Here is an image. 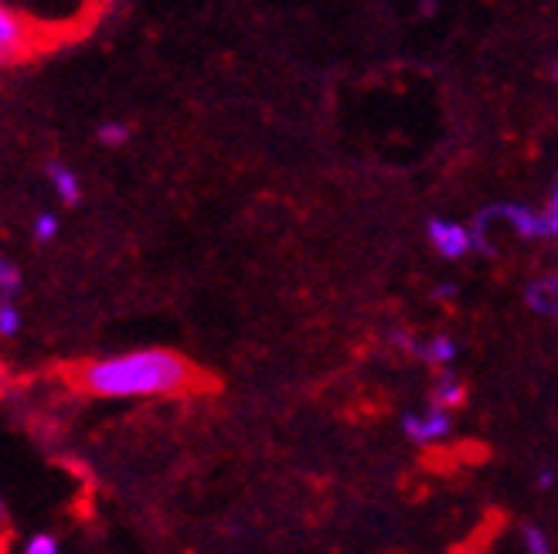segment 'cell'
Segmentation results:
<instances>
[{
	"instance_id": "obj_12",
	"label": "cell",
	"mask_w": 558,
	"mask_h": 554,
	"mask_svg": "<svg viewBox=\"0 0 558 554\" xmlns=\"http://www.w3.org/2000/svg\"><path fill=\"white\" fill-rule=\"evenodd\" d=\"M21 293V269L11 259H0V299H14Z\"/></svg>"
},
{
	"instance_id": "obj_20",
	"label": "cell",
	"mask_w": 558,
	"mask_h": 554,
	"mask_svg": "<svg viewBox=\"0 0 558 554\" xmlns=\"http://www.w3.org/2000/svg\"><path fill=\"white\" fill-rule=\"evenodd\" d=\"M99 4H113V0H99Z\"/></svg>"
},
{
	"instance_id": "obj_6",
	"label": "cell",
	"mask_w": 558,
	"mask_h": 554,
	"mask_svg": "<svg viewBox=\"0 0 558 554\" xmlns=\"http://www.w3.org/2000/svg\"><path fill=\"white\" fill-rule=\"evenodd\" d=\"M463 402H466V384H463V378H460L453 368L436 371V378H433V384H429V405L453 411V408H460Z\"/></svg>"
},
{
	"instance_id": "obj_5",
	"label": "cell",
	"mask_w": 558,
	"mask_h": 554,
	"mask_svg": "<svg viewBox=\"0 0 558 554\" xmlns=\"http://www.w3.org/2000/svg\"><path fill=\"white\" fill-rule=\"evenodd\" d=\"M412 357H418L423 365L442 371V368H453V361L460 357V344H457L450 334H433V337H426V341H418V344H415Z\"/></svg>"
},
{
	"instance_id": "obj_17",
	"label": "cell",
	"mask_w": 558,
	"mask_h": 554,
	"mask_svg": "<svg viewBox=\"0 0 558 554\" xmlns=\"http://www.w3.org/2000/svg\"><path fill=\"white\" fill-rule=\"evenodd\" d=\"M555 480H558V477H555V469H551V466H545V469H538V477H535V487H538L542 493H548V490L555 487Z\"/></svg>"
},
{
	"instance_id": "obj_9",
	"label": "cell",
	"mask_w": 558,
	"mask_h": 554,
	"mask_svg": "<svg viewBox=\"0 0 558 554\" xmlns=\"http://www.w3.org/2000/svg\"><path fill=\"white\" fill-rule=\"evenodd\" d=\"M524 303L538 317H558V296L545 286V280H538V283H532V286L524 290Z\"/></svg>"
},
{
	"instance_id": "obj_1",
	"label": "cell",
	"mask_w": 558,
	"mask_h": 554,
	"mask_svg": "<svg viewBox=\"0 0 558 554\" xmlns=\"http://www.w3.org/2000/svg\"><path fill=\"white\" fill-rule=\"evenodd\" d=\"M82 392L109 402H133V398H167L181 395L194 384V368L187 357L167 347H140L86 361L78 368Z\"/></svg>"
},
{
	"instance_id": "obj_7",
	"label": "cell",
	"mask_w": 558,
	"mask_h": 554,
	"mask_svg": "<svg viewBox=\"0 0 558 554\" xmlns=\"http://www.w3.org/2000/svg\"><path fill=\"white\" fill-rule=\"evenodd\" d=\"M490 211H494V218L508 221V225L521 238H545V218H542V211H532L527 205H497Z\"/></svg>"
},
{
	"instance_id": "obj_10",
	"label": "cell",
	"mask_w": 558,
	"mask_h": 554,
	"mask_svg": "<svg viewBox=\"0 0 558 554\" xmlns=\"http://www.w3.org/2000/svg\"><path fill=\"white\" fill-rule=\"evenodd\" d=\"M521 551L524 554H555L548 534L538 528V524H524V528H521Z\"/></svg>"
},
{
	"instance_id": "obj_8",
	"label": "cell",
	"mask_w": 558,
	"mask_h": 554,
	"mask_svg": "<svg viewBox=\"0 0 558 554\" xmlns=\"http://www.w3.org/2000/svg\"><path fill=\"white\" fill-rule=\"evenodd\" d=\"M45 174H48L54 194L62 198V205H78V198H82V184H78V177H75V171L69 168V163L51 160Z\"/></svg>"
},
{
	"instance_id": "obj_11",
	"label": "cell",
	"mask_w": 558,
	"mask_h": 554,
	"mask_svg": "<svg viewBox=\"0 0 558 554\" xmlns=\"http://www.w3.org/2000/svg\"><path fill=\"white\" fill-rule=\"evenodd\" d=\"M21 330V310L14 299H0V337L11 341Z\"/></svg>"
},
{
	"instance_id": "obj_3",
	"label": "cell",
	"mask_w": 558,
	"mask_h": 554,
	"mask_svg": "<svg viewBox=\"0 0 558 554\" xmlns=\"http://www.w3.org/2000/svg\"><path fill=\"white\" fill-rule=\"evenodd\" d=\"M426 235H429V245L442 259H463L466 253H473V232L463 229L460 221H450V218H429L426 221Z\"/></svg>"
},
{
	"instance_id": "obj_16",
	"label": "cell",
	"mask_w": 558,
	"mask_h": 554,
	"mask_svg": "<svg viewBox=\"0 0 558 554\" xmlns=\"http://www.w3.org/2000/svg\"><path fill=\"white\" fill-rule=\"evenodd\" d=\"M542 218H545V238H555L558 235V181H555V190H551Z\"/></svg>"
},
{
	"instance_id": "obj_14",
	"label": "cell",
	"mask_w": 558,
	"mask_h": 554,
	"mask_svg": "<svg viewBox=\"0 0 558 554\" xmlns=\"http://www.w3.org/2000/svg\"><path fill=\"white\" fill-rule=\"evenodd\" d=\"M96 136H99V144H102V147H123V144L130 140V130H126L123 123H102V126L96 130Z\"/></svg>"
},
{
	"instance_id": "obj_21",
	"label": "cell",
	"mask_w": 558,
	"mask_h": 554,
	"mask_svg": "<svg viewBox=\"0 0 558 554\" xmlns=\"http://www.w3.org/2000/svg\"><path fill=\"white\" fill-rule=\"evenodd\" d=\"M555 78H558V65H555Z\"/></svg>"
},
{
	"instance_id": "obj_4",
	"label": "cell",
	"mask_w": 558,
	"mask_h": 554,
	"mask_svg": "<svg viewBox=\"0 0 558 554\" xmlns=\"http://www.w3.org/2000/svg\"><path fill=\"white\" fill-rule=\"evenodd\" d=\"M27 51H32V24L14 8H0V59L14 65L27 59Z\"/></svg>"
},
{
	"instance_id": "obj_19",
	"label": "cell",
	"mask_w": 558,
	"mask_h": 554,
	"mask_svg": "<svg viewBox=\"0 0 558 554\" xmlns=\"http://www.w3.org/2000/svg\"><path fill=\"white\" fill-rule=\"evenodd\" d=\"M436 11V0H423V14H433Z\"/></svg>"
},
{
	"instance_id": "obj_2",
	"label": "cell",
	"mask_w": 558,
	"mask_h": 554,
	"mask_svg": "<svg viewBox=\"0 0 558 554\" xmlns=\"http://www.w3.org/2000/svg\"><path fill=\"white\" fill-rule=\"evenodd\" d=\"M450 432H453V415L446 408L426 405L418 411L402 415V435L412 442V446H436V442L450 439Z\"/></svg>"
},
{
	"instance_id": "obj_15",
	"label": "cell",
	"mask_w": 558,
	"mask_h": 554,
	"mask_svg": "<svg viewBox=\"0 0 558 554\" xmlns=\"http://www.w3.org/2000/svg\"><path fill=\"white\" fill-rule=\"evenodd\" d=\"M54 235H59V218H54L51 211H41L35 218V242L48 245V242H54Z\"/></svg>"
},
{
	"instance_id": "obj_18",
	"label": "cell",
	"mask_w": 558,
	"mask_h": 554,
	"mask_svg": "<svg viewBox=\"0 0 558 554\" xmlns=\"http://www.w3.org/2000/svg\"><path fill=\"white\" fill-rule=\"evenodd\" d=\"M433 296H436V299H446V296H457V286H453V283H439V286L433 290Z\"/></svg>"
},
{
	"instance_id": "obj_13",
	"label": "cell",
	"mask_w": 558,
	"mask_h": 554,
	"mask_svg": "<svg viewBox=\"0 0 558 554\" xmlns=\"http://www.w3.org/2000/svg\"><path fill=\"white\" fill-rule=\"evenodd\" d=\"M21 554H62V544L54 534H32L24 541Z\"/></svg>"
}]
</instances>
